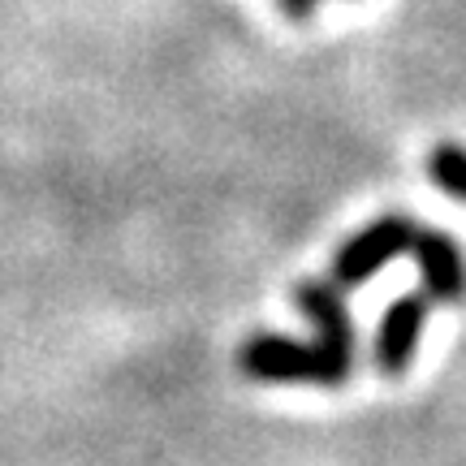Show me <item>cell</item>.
Returning a JSON list of instances; mask_svg holds the SVG:
<instances>
[{"mask_svg": "<svg viewBox=\"0 0 466 466\" xmlns=\"http://www.w3.org/2000/svg\"><path fill=\"white\" fill-rule=\"evenodd\" d=\"M428 177H432L445 195L466 199V147L458 143H436L428 156Z\"/></svg>", "mask_w": 466, "mask_h": 466, "instance_id": "5", "label": "cell"}, {"mask_svg": "<svg viewBox=\"0 0 466 466\" xmlns=\"http://www.w3.org/2000/svg\"><path fill=\"white\" fill-rule=\"evenodd\" d=\"M415 233H419V225L410 217H380V220H371L367 229H359L346 247L337 250L333 285H337V289L363 285L367 277H376L389 259L410 255V247H415Z\"/></svg>", "mask_w": 466, "mask_h": 466, "instance_id": "2", "label": "cell"}, {"mask_svg": "<svg viewBox=\"0 0 466 466\" xmlns=\"http://www.w3.org/2000/svg\"><path fill=\"white\" fill-rule=\"evenodd\" d=\"M428 302H432L428 294H401L398 302H389L380 319V337H376V367L384 376H401L410 367L423 319H428Z\"/></svg>", "mask_w": 466, "mask_h": 466, "instance_id": "4", "label": "cell"}, {"mask_svg": "<svg viewBox=\"0 0 466 466\" xmlns=\"http://www.w3.org/2000/svg\"><path fill=\"white\" fill-rule=\"evenodd\" d=\"M316 5H319V0H281L285 17H311V14H316Z\"/></svg>", "mask_w": 466, "mask_h": 466, "instance_id": "6", "label": "cell"}, {"mask_svg": "<svg viewBox=\"0 0 466 466\" xmlns=\"http://www.w3.org/2000/svg\"><path fill=\"white\" fill-rule=\"evenodd\" d=\"M294 302L319 329L316 341H289L277 333L247 337V346L238 350V367L250 380L341 389L354 371V324H350L341 289L333 281H299Z\"/></svg>", "mask_w": 466, "mask_h": 466, "instance_id": "1", "label": "cell"}, {"mask_svg": "<svg viewBox=\"0 0 466 466\" xmlns=\"http://www.w3.org/2000/svg\"><path fill=\"white\" fill-rule=\"evenodd\" d=\"M410 255H415L419 277H423V294L432 302L466 299V259L445 229H419Z\"/></svg>", "mask_w": 466, "mask_h": 466, "instance_id": "3", "label": "cell"}]
</instances>
